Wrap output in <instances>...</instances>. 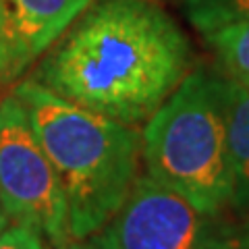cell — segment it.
<instances>
[{"label": "cell", "mask_w": 249, "mask_h": 249, "mask_svg": "<svg viewBox=\"0 0 249 249\" xmlns=\"http://www.w3.org/2000/svg\"><path fill=\"white\" fill-rule=\"evenodd\" d=\"M191 67V44L150 0H98L52 44L36 79L48 91L110 121L142 124Z\"/></svg>", "instance_id": "6da1fadb"}, {"label": "cell", "mask_w": 249, "mask_h": 249, "mask_svg": "<svg viewBox=\"0 0 249 249\" xmlns=\"http://www.w3.org/2000/svg\"><path fill=\"white\" fill-rule=\"evenodd\" d=\"M37 139L56 168L67 201L69 232L77 241L91 237L137 181L142 133L58 98L29 79L17 85Z\"/></svg>", "instance_id": "7a4b0ae2"}, {"label": "cell", "mask_w": 249, "mask_h": 249, "mask_svg": "<svg viewBox=\"0 0 249 249\" xmlns=\"http://www.w3.org/2000/svg\"><path fill=\"white\" fill-rule=\"evenodd\" d=\"M147 177L177 191L201 212L218 216L229 206L222 79L218 71L196 69L164 100L142 131Z\"/></svg>", "instance_id": "3957f363"}, {"label": "cell", "mask_w": 249, "mask_h": 249, "mask_svg": "<svg viewBox=\"0 0 249 249\" xmlns=\"http://www.w3.org/2000/svg\"><path fill=\"white\" fill-rule=\"evenodd\" d=\"M0 199L9 218L36 229L56 249H69L60 178L15 93L0 102Z\"/></svg>", "instance_id": "277c9868"}, {"label": "cell", "mask_w": 249, "mask_h": 249, "mask_svg": "<svg viewBox=\"0 0 249 249\" xmlns=\"http://www.w3.org/2000/svg\"><path fill=\"white\" fill-rule=\"evenodd\" d=\"M201 212L152 177H139L123 206L91 237L100 249H206L220 231Z\"/></svg>", "instance_id": "5b68a950"}, {"label": "cell", "mask_w": 249, "mask_h": 249, "mask_svg": "<svg viewBox=\"0 0 249 249\" xmlns=\"http://www.w3.org/2000/svg\"><path fill=\"white\" fill-rule=\"evenodd\" d=\"M93 0H6L29 60L37 58L73 25Z\"/></svg>", "instance_id": "8992f818"}, {"label": "cell", "mask_w": 249, "mask_h": 249, "mask_svg": "<svg viewBox=\"0 0 249 249\" xmlns=\"http://www.w3.org/2000/svg\"><path fill=\"white\" fill-rule=\"evenodd\" d=\"M220 73V71H218ZM231 175L229 206L249 216V88L220 73Z\"/></svg>", "instance_id": "52a82bcc"}, {"label": "cell", "mask_w": 249, "mask_h": 249, "mask_svg": "<svg viewBox=\"0 0 249 249\" xmlns=\"http://www.w3.org/2000/svg\"><path fill=\"white\" fill-rule=\"evenodd\" d=\"M204 37L218 60V71L249 88V21L220 27Z\"/></svg>", "instance_id": "ba28073f"}, {"label": "cell", "mask_w": 249, "mask_h": 249, "mask_svg": "<svg viewBox=\"0 0 249 249\" xmlns=\"http://www.w3.org/2000/svg\"><path fill=\"white\" fill-rule=\"evenodd\" d=\"M183 9L201 36L249 21V0H183Z\"/></svg>", "instance_id": "9c48e42d"}, {"label": "cell", "mask_w": 249, "mask_h": 249, "mask_svg": "<svg viewBox=\"0 0 249 249\" xmlns=\"http://www.w3.org/2000/svg\"><path fill=\"white\" fill-rule=\"evenodd\" d=\"M29 65L31 60L15 31L9 4L0 0V85L17 79Z\"/></svg>", "instance_id": "30bf717a"}, {"label": "cell", "mask_w": 249, "mask_h": 249, "mask_svg": "<svg viewBox=\"0 0 249 249\" xmlns=\"http://www.w3.org/2000/svg\"><path fill=\"white\" fill-rule=\"evenodd\" d=\"M0 249H46L40 232L27 224L6 227L0 235Z\"/></svg>", "instance_id": "8fae6325"}, {"label": "cell", "mask_w": 249, "mask_h": 249, "mask_svg": "<svg viewBox=\"0 0 249 249\" xmlns=\"http://www.w3.org/2000/svg\"><path fill=\"white\" fill-rule=\"evenodd\" d=\"M206 249H249V216L241 224L222 222L220 231Z\"/></svg>", "instance_id": "7c38bea8"}, {"label": "cell", "mask_w": 249, "mask_h": 249, "mask_svg": "<svg viewBox=\"0 0 249 249\" xmlns=\"http://www.w3.org/2000/svg\"><path fill=\"white\" fill-rule=\"evenodd\" d=\"M6 227H9V214H6L4 204H2V199H0V235H2V231Z\"/></svg>", "instance_id": "4fadbf2b"}, {"label": "cell", "mask_w": 249, "mask_h": 249, "mask_svg": "<svg viewBox=\"0 0 249 249\" xmlns=\"http://www.w3.org/2000/svg\"><path fill=\"white\" fill-rule=\"evenodd\" d=\"M69 249H100V247L93 243L91 239H83V241H79L77 245H69Z\"/></svg>", "instance_id": "5bb4252c"}]
</instances>
